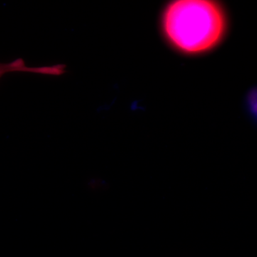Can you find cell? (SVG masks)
<instances>
[{"instance_id": "1", "label": "cell", "mask_w": 257, "mask_h": 257, "mask_svg": "<svg viewBox=\"0 0 257 257\" xmlns=\"http://www.w3.org/2000/svg\"><path fill=\"white\" fill-rule=\"evenodd\" d=\"M162 26L174 48L186 55H199L220 43L227 20L224 8L216 2L177 0L164 10Z\"/></svg>"}, {"instance_id": "2", "label": "cell", "mask_w": 257, "mask_h": 257, "mask_svg": "<svg viewBox=\"0 0 257 257\" xmlns=\"http://www.w3.org/2000/svg\"><path fill=\"white\" fill-rule=\"evenodd\" d=\"M13 72H32V73H38L39 69L37 67H28L25 66L23 61L16 60L15 62L8 64L0 63V78L4 74Z\"/></svg>"}, {"instance_id": "3", "label": "cell", "mask_w": 257, "mask_h": 257, "mask_svg": "<svg viewBox=\"0 0 257 257\" xmlns=\"http://www.w3.org/2000/svg\"><path fill=\"white\" fill-rule=\"evenodd\" d=\"M256 92H254V91H253L252 92L250 93L249 96H248V105L250 106V108H251V110L253 111V112H256Z\"/></svg>"}]
</instances>
